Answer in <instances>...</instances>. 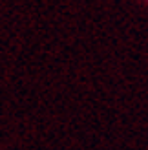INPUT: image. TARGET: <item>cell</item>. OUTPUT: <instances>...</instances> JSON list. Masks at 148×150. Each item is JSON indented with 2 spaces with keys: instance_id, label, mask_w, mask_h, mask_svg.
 Instances as JSON below:
<instances>
[]
</instances>
